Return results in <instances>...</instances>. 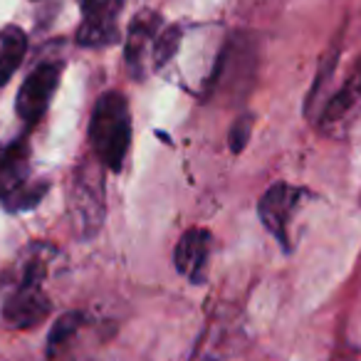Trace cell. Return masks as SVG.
<instances>
[{
  "instance_id": "1",
  "label": "cell",
  "mask_w": 361,
  "mask_h": 361,
  "mask_svg": "<svg viewBox=\"0 0 361 361\" xmlns=\"http://www.w3.org/2000/svg\"><path fill=\"white\" fill-rule=\"evenodd\" d=\"M47 247L35 245L16 262L11 275L0 282V319L13 329H30L40 324L50 312V300L42 292V277L47 270Z\"/></svg>"
},
{
  "instance_id": "2",
  "label": "cell",
  "mask_w": 361,
  "mask_h": 361,
  "mask_svg": "<svg viewBox=\"0 0 361 361\" xmlns=\"http://www.w3.org/2000/svg\"><path fill=\"white\" fill-rule=\"evenodd\" d=\"M90 141L102 166L119 171L131 141L129 104L119 92H106L99 97L90 121Z\"/></svg>"
},
{
  "instance_id": "3",
  "label": "cell",
  "mask_w": 361,
  "mask_h": 361,
  "mask_svg": "<svg viewBox=\"0 0 361 361\" xmlns=\"http://www.w3.org/2000/svg\"><path fill=\"white\" fill-rule=\"evenodd\" d=\"M70 216L75 231L90 238L99 231L104 218V183H102L99 169L85 164L75 173L70 191Z\"/></svg>"
},
{
  "instance_id": "4",
  "label": "cell",
  "mask_w": 361,
  "mask_h": 361,
  "mask_svg": "<svg viewBox=\"0 0 361 361\" xmlns=\"http://www.w3.org/2000/svg\"><path fill=\"white\" fill-rule=\"evenodd\" d=\"M62 67L57 62H47L40 65L25 77L20 92H18V116L32 126L50 106V99L57 90Z\"/></svg>"
},
{
  "instance_id": "5",
  "label": "cell",
  "mask_w": 361,
  "mask_h": 361,
  "mask_svg": "<svg viewBox=\"0 0 361 361\" xmlns=\"http://www.w3.org/2000/svg\"><path fill=\"white\" fill-rule=\"evenodd\" d=\"M119 13L121 0H99L94 6L85 8V20L77 30V42L85 47L111 45L119 37Z\"/></svg>"
},
{
  "instance_id": "6",
  "label": "cell",
  "mask_w": 361,
  "mask_h": 361,
  "mask_svg": "<svg viewBox=\"0 0 361 361\" xmlns=\"http://www.w3.org/2000/svg\"><path fill=\"white\" fill-rule=\"evenodd\" d=\"M297 203H300V191L290 183H275L260 201L262 223L282 245H287V226Z\"/></svg>"
},
{
  "instance_id": "7",
  "label": "cell",
  "mask_w": 361,
  "mask_h": 361,
  "mask_svg": "<svg viewBox=\"0 0 361 361\" xmlns=\"http://www.w3.org/2000/svg\"><path fill=\"white\" fill-rule=\"evenodd\" d=\"M159 16H154V13H141L129 25L124 57L134 77L146 75V62H149L151 52H154V42L159 37Z\"/></svg>"
},
{
  "instance_id": "8",
  "label": "cell",
  "mask_w": 361,
  "mask_h": 361,
  "mask_svg": "<svg viewBox=\"0 0 361 361\" xmlns=\"http://www.w3.org/2000/svg\"><path fill=\"white\" fill-rule=\"evenodd\" d=\"M208 257H211V233L203 228H191L188 233H183L176 245V270L180 275H186L188 280L198 282L206 272Z\"/></svg>"
},
{
  "instance_id": "9",
  "label": "cell",
  "mask_w": 361,
  "mask_h": 361,
  "mask_svg": "<svg viewBox=\"0 0 361 361\" xmlns=\"http://www.w3.org/2000/svg\"><path fill=\"white\" fill-rule=\"evenodd\" d=\"M27 159H30V149L23 139L0 151V198L3 201L27 183V169H30Z\"/></svg>"
},
{
  "instance_id": "10",
  "label": "cell",
  "mask_w": 361,
  "mask_h": 361,
  "mask_svg": "<svg viewBox=\"0 0 361 361\" xmlns=\"http://www.w3.org/2000/svg\"><path fill=\"white\" fill-rule=\"evenodd\" d=\"M361 102V60L356 62V67L351 70L349 80L344 82V87L339 90V94L331 97V102L324 106L319 116V124L324 129H331V126H339L341 121L346 119L351 109Z\"/></svg>"
},
{
  "instance_id": "11",
  "label": "cell",
  "mask_w": 361,
  "mask_h": 361,
  "mask_svg": "<svg viewBox=\"0 0 361 361\" xmlns=\"http://www.w3.org/2000/svg\"><path fill=\"white\" fill-rule=\"evenodd\" d=\"M27 52V37L20 27H3L0 30V85H6L20 67Z\"/></svg>"
},
{
  "instance_id": "12",
  "label": "cell",
  "mask_w": 361,
  "mask_h": 361,
  "mask_svg": "<svg viewBox=\"0 0 361 361\" xmlns=\"http://www.w3.org/2000/svg\"><path fill=\"white\" fill-rule=\"evenodd\" d=\"M178 45H180V27H166V30L159 32L154 42V52H151V62L154 67H161L171 60V57L178 52Z\"/></svg>"
},
{
  "instance_id": "13",
  "label": "cell",
  "mask_w": 361,
  "mask_h": 361,
  "mask_svg": "<svg viewBox=\"0 0 361 361\" xmlns=\"http://www.w3.org/2000/svg\"><path fill=\"white\" fill-rule=\"evenodd\" d=\"M250 129H252V116L250 114H243L240 119L233 124L231 129V149L235 151H243L247 144V139H250Z\"/></svg>"
},
{
  "instance_id": "14",
  "label": "cell",
  "mask_w": 361,
  "mask_h": 361,
  "mask_svg": "<svg viewBox=\"0 0 361 361\" xmlns=\"http://www.w3.org/2000/svg\"><path fill=\"white\" fill-rule=\"evenodd\" d=\"M75 326H77V314H67L65 319H62L60 324H57L55 329H52V334H50V346H55L57 341L65 339V336L70 334V331L75 329Z\"/></svg>"
},
{
  "instance_id": "15",
  "label": "cell",
  "mask_w": 361,
  "mask_h": 361,
  "mask_svg": "<svg viewBox=\"0 0 361 361\" xmlns=\"http://www.w3.org/2000/svg\"><path fill=\"white\" fill-rule=\"evenodd\" d=\"M94 3H99V0H80L82 8H90V6H94Z\"/></svg>"
}]
</instances>
